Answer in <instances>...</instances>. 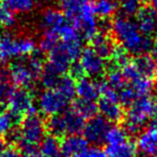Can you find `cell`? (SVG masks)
<instances>
[{
  "label": "cell",
  "mask_w": 157,
  "mask_h": 157,
  "mask_svg": "<svg viewBox=\"0 0 157 157\" xmlns=\"http://www.w3.org/2000/svg\"><path fill=\"white\" fill-rule=\"evenodd\" d=\"M81 40L59 43L48 56V65H50L60 74L70 71L73 61L79 59L82 52Z\"/></svg>",
  "instance_id": "cell-3"
},
{
  "label": "cell",
  "mask_w": 157,
  "mask_h": 157,
  "mask_svg": "<svg viewBox=\"0 0 157 157\" xmlns=\"http://www.w3.org/2000/svg\"><path fill=\"white\" fill-rule=\"evenodd\" d=\"M10 112L17 118L21 119L24 116L33 114L35 108L33 105V96L27 88H16L12 93L8 101Z\"/></svg>",
  "instance_id": "cell-8"
},
{
  "label": "cell",
  "mask_w": 157,
  "mask_h": 157,
  "mask_svg": "<svg viewBox=\"0 0 157 157\" xmlns=\"http://www.w3.org/2000/svg\"><path fill=\"white\" fill-rule=\"evenodd\" d=\"M79 64L82 67L85 74L91 78H98L105 72L107 65L103 57H101L93 48H85L79 57Z\"/></svg>",
  "instance_id": "cell-10"
},
{
  "label": "cell",
  "mask_w": 157,
  "mask_h": 157,
  "mask_svg": "<svg viewBox=\"0 0 157 157\" xmlns=\"http://www.w3.org/2000/svg\"><path fill=\"white\" fill-rule=\"evenodd\" d=\"M111 128L110 122L101 115H95L86 123L82 134L88 143L94 145H101L106 143V138L109 129Z\"/></svg>",
  "instance_id": "cell-9"
},
{
  "label": "cell",
  "mask_w": 157,
  "mask_h": 157,
  "mask_svg": "<svg viewBox=\"0 0 157 157\" xmlns=\"http://www.w3.org/2000/svg\"><path fill=\"white\" fill-rule=\"evenodd\" d=\"M3 112V103H0V113Z\"/></svg>",
  "instance_id": "cell-45"
},
{
  "label": "cell",
  "mask_w": 157,
  "mask_h": 157,
  "mask_svg": "<svg viewBox=\"0 0 157 157\" xmlns=\"http://www.w3.org/2000/svg\"><path fill=\"white\" fill-rule=\"evenodd\" d=\"M4 150H6V141H4V139L0 136V154H1Z\"/></svg>",
  "instance_id": "cell-43"
},
{
  "label": "cell",
  "mask_w": 157,
  "mask_h": 157,
  "mask_svg": "<svg viewBox=\"0 0 157 157\" xmlns=\"http://www.w3.org/2000/svg\"><path fill=\"white\" fill-rule=\"evenodd\" d=\"M70 100L63 96L57 88L45 89L41 93L37 101L40 111L48 116L61 114L67 108Z\"/></svg>",
  "instance_id": "cell-6"
},
{
  "label": "cell",
  "mask_w": 157,
  "mask_h": 157,
  "mask_svg": "<svg viewBox=\"0 0 157 157\" xmlns=\"http://www.w3.org/2000/svg\"><path fill=\"white\" fill-rule=\"evenodd\" d=\"M88 144L83 137L78 134L68 136L61 142V153L65 157H78L88 149Z\"/></svg>",
  "instance_id": "cell-15"
},
{
  "label": "cell",
  "mask_w": 157,
  "mask_h": 157,
  "mask_svg": "<svg viewBox=\"0 0 157 157\" xmlns=\"http://www.w3.org/2000/svg\"><path fill=\"white\" fill-rule=\"evenodd\" d=\"M106 82L109 84L110 87L113 88V89L118 93L120 92V90H122L126 86V84H127V81H126L122 70L116 67H112L111 69L109 70V72H108V74H107Z\"/></svg>",
  "instance_id": "cell-28"
},
{
  "label": "cell",
  "mask_w": 157,
  "mask_h": 157,
  "mask_svg": "<svg viewBox=\"0 0 157 157\" xmlns=\"http://www.w3.org/2000/svg\"><path fill=\"white\" fill-rule=\"evenodd\" d=\"M46 131V124L36 113L27 115L21 122L18 129L17 144L24 149L33 150L36 145L41 144Z\"/></svg>",
  "instance_id": "cell-4"
},
{
  "label": "cell",
  "mask_w": 157,
  "mask_h": 157,
  "mask_svg": "<svg viewBox=\"0 0 157 157\" xmlns=\"http://www.w3.org/2000/svg\"><path fill=\"white\" fill-rule=\"evenodd\" d=\"M106 154L107 157H136L137 145L127 139L117 144H108Z\"/></svg>",
  "instance_id": "cell-20"
},
{
  "label": "cell",
  "mask_w": 157,
  "mask_h": 157,
  "mask_svg": "<svg viewBox=\"0 0 157 157\" xmlns=\"http://www.w3.org/2000/svg\"><path fill=\"white\" fill-rule=\"evenodd\" d=\"M136 23L140 31L145 36L157 34V14L150 6H142L136 16Z\"/></svg>",
  "instance_id": "cell-14"
},
{
  "label": "cell",
  "mask_w": 157,
  "mask_h": 157,
  "mask_svg": "<svg viewBox=\"0 0 157 157\" xmlns=\"http://www.w3.org/2000/svg\"><path fill=\"white\" fill-rule=\"evenodd\" d=\"M156 76H157V74H156Z\"/></svg>",
  "instance_id": "cell-50"
},
{
  "label": "cell",
  "mask_w": 157,
  "mask_h": 157,
  "mask_svg": "<svg viewBox=\"0 0 157 157\" xmlns=\"http://www.w3.org/2000/svg\"><path fill=\"white\" fill-rule=\"evenodd\" d=\"M98 111L101 112V116L109 122H120L124 118L123 105L118 100L101 98L98 102Z\"/></svg>",
  "instance_id": "cell-16"
},
{
  "label": "cell",
  "mask_w": 157,
  "mask_h": 157,
  "mask_svg": "<svg viewBox=\"0 0 157 157\" xmlns=\"http://www.w3.org/2000/svg\"><path fill=\"white\" fill-rule=\"evenodd\" d=\"M110 31L113 40H116L128 54L136 56L152 54L155 48L156 43L154 40L143 35L136 22L129 17L123 15L117 16L111 22Z\"/></svg>",
  "instance_id": "cell-1"
},
{
  "label": "cell",
  "mask_w": 157,
  "mask_h": 157,
  "mask_svg": "<svg viewBox=\"0 0 157 157\" xmlns=\"http://www.w3.org/2000/svg\"><path fill=\"white\" fill-rule=\"evenodd\" d=\"M147 2L150 4V8L157 14V0H149Z\"/></svg>",
  "instance_id": "cell-42"
},
{
  "label": "cell",
  "mask_w": 157,
  "mask_h": 157,
  "mask_svg": "<svg viewBox=\"0 0 157 157\" xmlns=\"http://www.w3.org/2000/svg\"><path fill=\"white\" fill-rule=\"evenodd\" d=\"M40 152L43 157H57L61 154V144L58 138L48 136L43 139L40 147Z\"/></svg>",
  "instance_id": "cell-23"
},
{
  "label": "cell",
  "mask_w": 157,
  "mask_h": 157,
  "mask_svg": "<svg viewBox=\"0 0 157 157\" xmlns=\"http://www.w3.org/2000/svg\"><path fill=\"white\" fill-rule=\"evenodd\" d=\"M156 45H157V39H156Z\"/></svg>",
  "instance_id": "cell-48"
},
{
  "label": "cell",
  "mask_w": 157,
  "mask_h": 157,
  "mask_svg": "<svg viewBox=\"0 0 157 157\" xmlns=\"http://www.w3.org/2000/svg\"><path fill=\"white\" fill-rule=\"evenodd\" d=\"M76 95L78 99L88 101H95L99 96V89L97 82L93 80L82 78L76 83Z\"/></svg>",
  "instance_id": "cell-19"
},
{
  "label": "cell",
  "mask_w": 157,
  "mask_h": 157,
  "mask_svg": "<svg viewBox=\"0 0 157 157\" xmlns=\"http://www.w3.org/2000/svg\"><path fill=\"white\" fill-rule=\"evenodd\" d=\"M95 15L103 19H108L114 15L118 4L114 0H93Z\"/></svg>",
  "instance_id": "cell-22"
},
{
  "label": "cell",
  "mask_w": 157,
  "mask_h": 157,
  "mask_svg": "<svg viewBox=\"0 0 157 157\" xmlns=\"http://www.w3.org/2000/svg\"><path fill=\"white\" fill-rule=\"evenodd\" d=\"M41 82L42 85L46 88V89H52L58 86L59 82L61 80V74L58 71L54 69L50 65H46L43 69V72L41 74Z\"/></svg>",
  "instance_id": "cell-26"
},
{
  "label": "cell",
  "mask_w": 157,
  "mask_h": 157,
  "mask_svg": "<svg viewBox=\"0 0 157 157\" xmlns=\"http://www.w3.org/2000/svg\"><path fill=\"white\" fill-rule=\"evenodd\" d=\"M1 2L14 13H29L34 8V0H1Z\"/></svg>",
  "instance_id": "cell-29"
},
{
  "label": "cell",
  "mask_w": 157,
  "mask_h": 157,
  "mask_svg": "<svg viewBox=\"0 0 157 157\" xmlns=\"http://www.w3.org/2000/svg\"><path fill=\"white\" fill-rule=\"evenodd\" d=\"M58 40H59V37L56 32L45 30L44 34L42 35L41 39H40V42H39L40 50L43 53L44 52L50 53L59 44Z\"/></svg>",
  "instance_id": "cell-34"
},
{
  "label": "cell",
  "mask_w": 157,
  "mask_h": 157,
  "mask_svg": "<svg viewBox=\"0 0 157 157\" xmlns=\"http://www.w3.org/2000/svg\"><path fill=\"white\" fill-rule=\"evenodd\" d=\"M45 58H44V53L42 51H36L35 50L34 52L30 55L29 59H28L27 65L29 66L30 70L32 71V73L34 74L35 78H40L43 72V69L45 67Z\"/></svg>",
  "instance_id": "cell-30"
},
{
  "label": "cell",
  "mask_w": 157,
  "mask_h": 157,
  "mask_svg": "<svg viewBox=\"0 0 157 157\" xmlns=\"http://www.w3.org/2000/svg\"><path fill=\"white\" fill-rule=\"evenodd\" d=\"M78 157H107V154H106V151L101 150V147H88Z\"/></svg>",
  "instance_id": "cell-38"
},
{
  "label": "cell",
  "mask_w": 157,
  "mask_h": 157,
  "mask_svg": "<svg viewBox=\"0 0 157 157\" xmlns=\"http://www.w3.org/2000/svg\"><path fill=\"white\" fill-rule=\"evenodd\" d=\"M21 157H43V155L41 154V152H37L33 149V150H27V151H25V153L23 154Z\"/></svg>",
  "instance_id": "cell-41"
},
{
  "label": "cell",
  "mask_w": 157,
  "mask_h": 157,
  "mask_svg": "<svg viewBox=\"0 0 157 157\" xmlns=\"http://www.w3.org/2000/svg\"><path fill=\"white\" fill-rule=\"evenodd\" d=\"M132 64L143 78L152 80L157 74V61L152 54L139 55L132 60Z\"/></svg>",
  "instance_id": "cell-18"
},
{
  "label": "cell",
  "mask_w": 157,
  "mask_h": 157,
  "mask_svg": "<svg viewBox=\"0 0 157 157\" xmlns=\"http://www.w3.org/2000/svg\"><path fill=\"white\" fill-rule=\"evenodd\" d=\"M150 126H153V127H156V128H157V116H156V118H154L153 119H152L151 125H150Z\"/></svg>",
  "instance_id": "cell-44"
},
{
  "label": "cell",
  "mask_w": 157,
  "mask_h": 157,
  "mask_svg": "<svg viewBox=\"0 0 157 157\" xmlns=\"http://www.w3.org/2000/svg\"><path fill=\"white\" fill-rule=\"evenodd\" d=\"M157 116V103L155 99L149 96L136 100L128 109L124 115V126L123 128L127 134L137 136L140 134L145 124Z\"/></svg>",
  "instance_id": "cell-2"
},
{
  "label": "cell",
  "mask_w": 157,
  "mask_h": 157,
  "mask_svg": "<svg viewBox=\"0 0 157 157\" xmlns=\"http://www.w3.org/2000/svg\"><path fill=\"white\" fill-rule=\"evenodd\" d=\"M57 157H65V156H64V155H63V154H62V153H61V154H60V155H59V156H57Z\"/></svg>",
  "instance_id": "cell-47"
},
{
  "label": "cell",
  "mask_w": 157,
  "mask_h": 157,
  "mask_svg": "<svg viewBox=\"0 0 157 157\" xmlns=\"http://www.w3.org/2000/svg\"><path fill=\"white\" fill-rule=\"evenodd\" d=\"M46 130L50 132V136H54L56 138H60V137L67 134L63 114L50 116L46 122Z\"/></svg>",
  "instance_id": "cell-24"
},
{
  "label": "cell",
  "mask_w": 157,
  "mask_h": 157,
  "mask_svg": "<svg viewBox=\"0 0 157 157\" xmlns=\"http://www.w3.org/2000/svg\"><path fill=\"white\" fill-rule=\"evenodd\" d=\"M110 59L112 60V67L119 68V69H122L123 67H125L128 63H129V57H128V53L126 52L123 48H119L117 46L116 50H114L112 56L110 57Z\"/></svg>",
  "instance_id": "cell-37"
},
{
  "label": "cell",
  "mask_w": 157,
  "mask_h": 157,
  "mask_svg": "<svg viewBox=\"0 0 157 157\" xmlns=\"http://www.w3.org/2000/svg\"><path fill=\"white\" fill-rule=\"evenodd\" d=\"M9 76L14 85L27 89L36 80L29 66L23 61H13L9 67Z\"/></svg>",
  "instance_id": "cell-11"
},
{
  "label": "cell",
  "mask_w": 157,
  "mask_h": 157,
  "mask_svg": "<svg viewBox=\"0 0 157 157\" xmlns=\"http://www.w3.org/2000/svg\"><path fill=\"white\" fill-rule=\"evenodd\" d=\"M137 149L147 157H157V128L150 126L141 132L137 140Z\"/></svg>",
  "instance_id": "cell-13"
},
{
  "label": "cell",
  "mask_w": 157,
  "mask_h": 157,
  "mask_svg": "<svg viewBox=\"0 0 157 157\" xmlns=\"http://www.w3.org/2000/svg\"><path fill=\"white\" fill-rule=\"evenodd\" d=\"M155 101H156V103H157V89H156V93H155Z\"/></svg>",
  "instance_id": "cell-46"
},
{
  "label": "cell",
  "mask_w": 157,
  "mask_h": 157,
  "mask_svg": "<svg viewBox=\"0 0 157 157\" xmlns=\"http://www.w3.org/2000/svg\"><path fill=\"white\" fill-rule=\"evenodd\" d=\"M92 46L95 52L101 57L105 58H110L113 54L117 46L114 45L113 38L109 36L107 32L98 31V34L91 40Z\"/></svg>",
  "instance_id": "cell-17"
},
{
  "label": "cell",
  "mask_w": 157,
  "mask_h": 157,
  "mask_svg": "<svg viewBox=\"0 0 157 157\" xmlns=\"http://www.w3.org/2000/svg\"><path fill=\"white\" fill-rule=\"evenodd\" d=\"M63 118L65 121L66 126V132L68 136H74V134H78L83 130V127L86 125L85 118L77 113L75 110H70L63 113Z\"/></svg>",
  "instance_id": "cell-21"
},
{
  "label": "cell",
  "mask_w": 157,
  "mask_h": 157,
  "mask_svg": "<svg viewBox=\"0 0 157 157\" xmlns=\"http://www.w3.org/2000/svg\"><path fill=\"white\" fill-rule=\"evenodd\" d=\"M142 0H121L120 9L123 16L132 17L137 16L139 11L142 8Z\"/></svg>",
  "instance_id": "cell-33"
},
{
  "label": "cell",
  "mask_w": 157,
  "mask_h": 157,
  "mask_svg": "<svg viewBox=\"0 0 157 157\" xmlns=\"http://www.w3.org/2000/svg\"><path fill=\"white\" fill-rule=\"evenodd\" d=\"M145 157H147V156H145Z\"/></svg>",
  "instance_id": "cell-49"
},
{
  "label": "cell",
  "mask_w": 157,
  "mask_h": 157,
  "mask_svg": "<svg viewBox=\"0 0 157 157\" xmlns=\"http://www.w3.org/2000/svg\"><path fill=\"white\" fill-rule=\"evenodd\" d=\"M125 140H127V132L125 131L124 128L120 126H111L107 134L106 144H117Z\"/></svg>",
  "instance_id": "cell-36"
},
{
  "label": "cell",
  "mask_w": 157,
  "mask_h": 157,
  "mask_svg": "<svg viewBox=\"0 0 157 157\" xmlns=\"http://www.w3.org/2000/svg\"><path fill=\"white\" fill-rule=\"evenodd\" d=\"M21 121L17 118L14 114L9 112H1L0 113V136L2 134H9L13 129H15V125Z\"/></svg>",
  "instance_id": "cell-32"
},
{
  "label": "cell",
  "mask_w": 157,
  "mask_h": 157,
  "mask_svg": "<svg viewBox=\"0 0 157 157\" xmlns=\"http://www.w3.org/2000/svg\"><path fill=\"white\" fill-rule=\"evenodd\" d=\"M16 16L15 13L9 10L0 0V26L3 28H12L16 25Z\"/></svg>",
  "instance_id": "cell-35"
},
{
  "label": "cell",
  "mask_w": 157,
  "mask_h": 157,
  "mask_svg": "<svg viewBox=\"0 0 157 157\" xmlns=\"http://www.w3.org/2000/svg\"><path fill=\"white\" fill-rule=\"evenodd\" d=\"M35 48L36 43L31 37H16L11 34H4L0 37V60L31 55Z\"/></svg>",
  "instance_id": "cell-5"
},
{
  "label": "cell",
  "mask_w": 157,
  "mask_h": 157,
  "mask_svg": "<svg viewBox=\"0 0 157 157\" xmlns=\"http://www.w3.org/2000/svg\"><path fill=\"white\" fill-rule=\"evenodd\" d=\"M73 110L80 114L83 118H92L96 115L97 111H98V105L95 103V101H88L82 100V99H77L74 101V105H73Z\"/></svg>",
  "instance_id": "cell-25"
},
{
  "label": "cell",
  "mask_w": 157,
  "mask_h": 157,
  "mask_svg": "<svg viewBox=\"0 0 157 157\" xmlns=\"http://www.w3.org/2000/svg\"><path fill=\"white\" fill-rule=\"evenodd\" d=\"M70 73L74 80H80L82 78H85V71H83L82 67L79 63H75L72 64L70 68Z\"/></svg>",
  "instance_id": "cell-39"
},
{
  "label": "cell",
  "mask_w": 157,
  "mask_h": 157,
  "mask_svg": "<svg viewBox=\"0 0 157 157\" xmlns=\"http://www.w3.org/2000/svg\"><path fill=\"white\" fill-rule=\"evenodd\" d=\"M0 157H21V156L16 149H14V147H8V149H6L0 154Z\"/></svg>",
  "instance_id": "cell-40"
},
{
  "label": "cell",
  "mask_w": 157,
  "mask_h": 157,
  "mask_svg": "<svg viewBox=\"0 0 157 157\" xmlns=\"http://www.w3.org/2000/svg\"><path fill=\"white\" fill-rule=\"evenodd\" d=\"M67 22L65 15L59 9L47 8L41 14V27L47 31H54L58 34L61 27Z\"/></svg>",
  "instance_id": "cell-12"
},
{
  "label": "cell",
  "mask_w": 157,
  "mask_h": 157,
  "mask_svg": "<svg viewBox=\"0 0 157 157\" xmlns=\"http://www.w3.org/2000/svg\"><path fill=\"white\" fill-rule=\"evenodd\" d=\"M14 92L13 83L9 76V69L0 70V103H8L12 93Z\"/></svg>",
  "instance_id": "cell-27"
},
{
  "label": "cell",
  "mask_w": 157,
  "mask_h": 157,
  "mask_svg": "<svg viewBox=\"0 0 157 157\" xmlns=\"http://www.w3.org/2000/svg\"><path fill=\"white\" fill-rule=\"evenodd\" d=\"M59 10L73 24L95 15L91 0H59Z\"/></svg>",
  "instance_id": "cell-7"
},
{
  "label": "cell",
  "mask_w": 157,
  "mask_h": 157,
  "mask_svg": "<svg viewBox=\"0 0 157 157\" xmlns=\"http://www.w3.org/2000/svg\"><path fill=\"white\" fill-rule=\"evenodd\" d=\"M56 88L70 101H72L76 95V82L71 76H62Z\"/></svg>",
  "instance_id": "cell-31"
}]
</instances>
